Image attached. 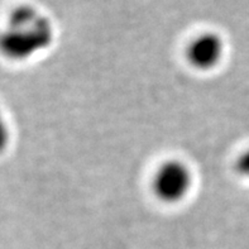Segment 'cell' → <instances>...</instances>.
<instances>
[{
	"mask_svg": "<svg viewBox=\"0 0 249 249\" xmlns=\"http://www.w3.org/2000/svg\"><path fill=\"white\" fill-rule=\"evenodd\" d=\"M225 54V42L215 32H204L190 42L186 60L197 71H212L221 63Z\"/></svg>",
	"mask_w": 249,
	"mask_h": 249,
	"instance_id": "obj_3",
	"label": "cell"
},
{
	"mask_svg": "<svg viewBox=\"0 0 249 249\" xmlns=\"http://www.w3.org/2000/svg\"><path fill=\"white\" fill-rule=\"evenodd\" d=\"M10 143V130L9 126L4 119L1 110H0V155L4 153Z\"/></svg>",
	"mask_w": 249,
	"mask_h": 249,
	"instance_id": "obj_5",
	"label": "cell"
},
{
	"mask_svg": "<svg viewBox=\"0 0 249 249\" xmlns=\"http://www.w3.org/2000/svg\"><path fill=\"white\" fill-rule=\"evenodd\" d=\"M234 168L240 177L249 180V148L240 153L234 164Z\"/></svg>",
	"mask_w": 249,
	"mask_h": 249,
	"instance_id": "obj_4",
	"label": "cell"
},
{
	"mask_svg": "<svg viewBox=\"0 0 249 249\" xmlns=\"http://www.w3.org/2000/svg\"><path fill=\"white\" fill-rule=\"evenodd\" d=\"M194 186V175L189 164L180 160H168L156 170L152 190L160 201L175 205L189 196Z\"/></svg>",
	"mask_w": 249,
	"mask_h": 249,
	"instance_id": "obj_2",
	"label": "cell"
},
{
	"mask_svg": "<svg viewBox=\"0 0 249 249\" xmlns=\"http://www.w3.org/2000/svg\"><path fill=\"white\" fill-rule=\"evenodd\" d=\"M54 27L46 14L28 4L16 6L0 33V54L13 62L31 60L51 47Z\"/></svg>",
	"mask_w": 249,
	"mask_h": 249,
	"instance_id": "obj_1",
	"label": "cell"
}]
</instances>
